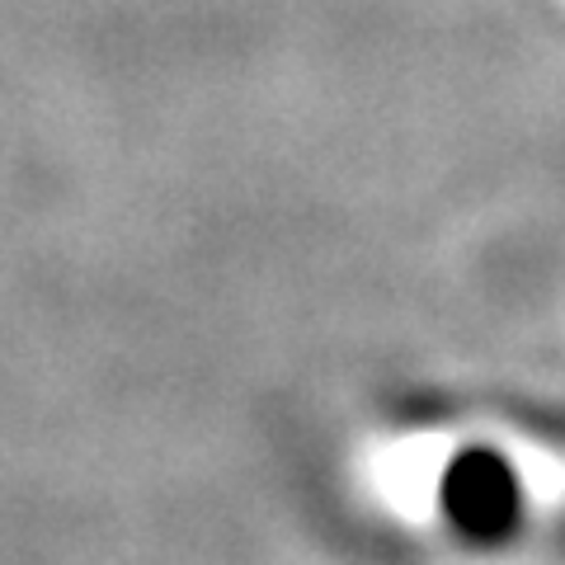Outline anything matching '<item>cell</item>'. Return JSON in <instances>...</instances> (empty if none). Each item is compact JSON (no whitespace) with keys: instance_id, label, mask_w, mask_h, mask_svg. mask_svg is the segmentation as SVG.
<instances>
[{"instance_id":"1","label":"cell","mask_w":565,"mask_h":565,"mask_svg":"<svg viewBox=\"0 0 565 565\" xmlns=\"http://www.w3.org/2000/svg\"><path fill=\"white\" fill-rule=\"evenodd\" d=\"M434 519L471 552H509L556 523L546 519L523 452H504L494 438L444 452L434 471Z\"/></svg>"}]
</instances>
